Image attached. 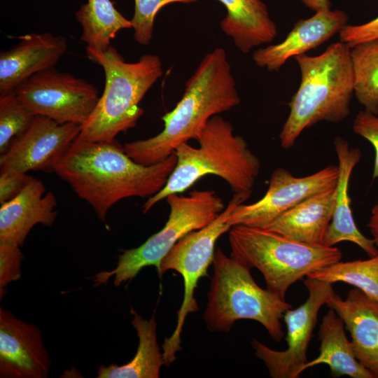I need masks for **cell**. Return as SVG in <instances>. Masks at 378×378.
I'll return each instance as SVG.
<instances>
[{"label":"cell","mask_w":378,"mask_h":378,"mask_svg":"<svg viewBox=\"0 0 378 378\" xmlns=\"http://www.w3.org/2000/svg\"><path fill=\"white\" fill-rule=\"evenodd\" d=\"M15 92L34 115L48 117L60 124L82 125L99 99L92 84L54 67L31 76Z\"/></svg>","instance_id":"10"},{"label":"cell","mask_w":378,"mask_h":378,"mask_svg":"<svg viewBox=\"0 0 378 378\" xmlns=\"http://www.w3.org/2000/svg\"><path fill=\"white\" fill-rule=\"evenodd\" d=\"M214 274L204 319L210 331H229L241 319L258 321L276 342L284 336L281 320L292 305L254 281L250 269L220 248L215 251Z\"/></svg>","instance_id":"7"},{"label":"cell","mask_w":378,"mask_h":378,"mask_svg":"<svg viewBox=\"0 0 378 378\" xmlns=\"http://www.w3.org/2000/svg\"><path fill=\"white\" fill-rule=\"evenodd\" d=\"M166 200L170 212L164 226L139 246L122 251L113 270L96 274L94 286L106 284L112 276L114 285L119 286L147 266H155L159 274L162 260L178 241L208 225L226 207L222 198L210 190H194L188 195L172 194Z\"/></svg>","instance_id":"8"},{"label":"cell","mask_w":378,"mask_h":378,"mask_svg":"<svg viewBox=\"0 0 378 378\" xmlns=\"http://www.w3.org/2000/svg\"><path fill=\"white\" fill-rule=\"evenodd\" d=\"M0 52V94L14 91L31 76L53 68L67 48L66 39L51 33H31Z\"/></svg>","instance_id":"16"},{"label":"cell","mask_w":378,"mask_h":378,"mask_svg":"<svg viewBox=\"0 0 378 378\" xmlns=\"http://www.w3.org/2000/svg\"><path fill=\"white\" fill-rule=\"evenodd\" d=\"M352 130L355 134L368 141L374 149L373 178H378V115L365 110L355 117Z\"/></svg>","instance_id":"30"},{"label":"cell","mask_w":378,"mask_h":378,"mask_svg":"<svg viewBox=\"0 0 378 378\" xmlns=\"http://www.w3.org/2000/svg\"><path fill=\"white\" fill-rule=\"evenodd\" d=\"M227 14L220 22L221 30L236 47L246 54L254 48L272 42L277 35L275 22L262 0H218Z\"/></svg>","instance_id":"21"},{"label":"cell","mask_w":378,"mask_h":378,"mask_svg":"<svg viewBox=\"0 0 378 378\" xmlns=\"http://www.w3.org/2000/svg\"><path fill=\"white\" fill-rule=\"evenodd\" d=\"M307 277L332 284L346 283L378 301V254L366 260H340Z\"/></svg>","instance_id":"26"},{"label":"cell","mask_w":378,"mask_h":378,"mask_svg":"<svg viewBox=\"0 0 378 378\" xmlns=\"http://www.w3.org/2000/svg\"><path fill=\"white\" fill-rule=\"evenodd\" d=\"M354 95L364 110L378 115V38L351 48Z\"/></svg>","instance_id":"25"},{"label":"cell","mask_w":378,"mask_h":378,"mask_svg":"<svg viewBox=\"0 0 378 378\" xmlns=\"http://www.w3.org/2000/svg\"><path fill=\"white\" fill-rule=\"evenodd\" d=\"M248 199L243 195L234 193L225 209L214 220L185 235L162 260L159 276H162L168 270H174L182 276L184 286L183 300L177 312L176 328L170 337L164 340L162 346L164 365L172 364L176 359V353L181 349V335L186 316L198 310L195 290L199 280L207 275V270L213 263L216 241L232 227L227 218L237 205Z\"/></svg>","instance_id":"9"},{"label":"cell","mask_w":378,"mask_h":378,"mask_svg":"<svg viewBox=\"0 0 378 378\" xmlns=\"http://www.w3.org/2000/svg\"><path fill=\"white\" fill-rule=\"evenodd\" d=\"M334 146L338 159L339 176L332 218L326 233L323 245L335 246L342 241H350L362 248L369 257L374 256L378 254V250L373 239L363 235L356 226L349 194L350 177L360 160V150L351 148L347 141L339 136L335 138Z\"/></svg>","instance_id":"19"},{"label":"cell","mask_w":378,"mask_h":378,"mask_svg":"<svg viewBox=\"0 0 378 378\" xmlns=\"http://www.w3.org/2000/svg\"><path fill=\"white\" fill-rule=\"evenodd\" d=\"M240 102L226 52L217 48L202 59L187 80L181 100L162 117V132L148 139L126 143L123 149L143 165L162 162L181 144L197 140L210 118Z\"/></svg>","instance_id":"2"},{"label":"cell","mask_w":378,"mask_h":378,"mask_svg":"<svg viewBox=\"0 0 378 378\" xmlns=\"http://www.w3.org/2000/svg\"><path fill=\"white\" fill-rule=\"evenodd\" d=\"M85 49L88 58L103 68L105 85L92 114L80 125L78 138L113 141L119 133L134 127L143 115L139 104L162 76V62L158 55L146 54L136 62H126L112 46L104 51Z\"/></svg>","instance_id":"5"},{"label":"cell","mask_w":378,"mask_h":378,"mask_svg":"<svg viewBox=\"0 0 378 378\" xmlns=\"http://www.w3.org/2000/svg\"><path fill=\"white\" fill-rule=\"evenodd\" d=\"M294 59L301 79L279 134L280 145L285 149L293 146L301 133L315 124L345 119L354 94L351 48L345 43H333L316 56L302 54Z\"/></svg>","instance_id":"4"},{"label":"cell","mask_w":378,"mask_h":378,"mask_svg":"<svg viewBox=\"0 0 378 378\" xmlns=\"http://www.w3.org/2000/svg\"><path fill=\"white\" fill-rule=\"evenodd\" d=\"M335 191L334 185L307 197L264 228L298 241L323 245L332 218Z\"/></svg>","instance_id":"20"},{"label":"cell","mask_w":378,"mask_h":378,"mask_svg":"<svg viewBox=\"0 0 378 378\" xmlns=\"http://www.w3.org/2000/svg\"><path fill=\"white\" fill-rule=\"evenodd\" d=\"M35 115L20 100L15 90L0 94V153L12 141L24 132Z\"/></svg>","instance_id":"27"},{"label":"cell","mask_w":378,"mask_h":378,"mask_svg":"<svg viewBox=\"0 0 378 378\" xmlns=\"http://www.w3.org/2000/svg\"><path fill=\"white\" fill-rule=\"evenodd\" d=\"M340 40L352 48L378 38V16L360 24H346L340 32Z\"/></svg>","instance_id":"31"},{"label":"cell","mask_w":378,"mask_h":378,"mask_svg":"<svg viewBox=\"0 0 378 378\" xmlns=\"http://www.w3.org/2000/svg\"><path fill=\"white\" fill-rule=\"evenodd\" d=\"M132 325L136 330L139 345L134 357L125 365H102L97 371L98 378H158L164 365L156 334L155 314L149 320L143 318L132 309Z\"/></svg>","instance_id":"23"},{"label":"cell","mask_w":378,"mask_h":378,"mask_svg":"<svg viewBox=\"0 0 378 378\" xmlns=\"http://www.w3.org/2000/svg\"><path fill=\"white\" fill-rule=\"evenodd\" d=\"M327 305L349 332L356 359L378 378V301L354 288L345 299L335 293Z\"/></svg>","instance_id":"17"},{"label":"cell","mask_w":378,"mask_h":378,"mask_svg":"<svg viewBox=\"0 0 378 378\" xmlns=\"http://www.w3.org/2000/svg\"><path fill=\"white\" fill-rule=\"evenodd\" d=\"M197 141V148L186 143L176 149V166L166 185L143 204L144 214L167 196L185 192L208 174L223 178L234 194L250 197L260 173V161L244 138L234 134L232 124L216 115L207 122Z\"/></svg>","instance_id":"3"},{"label":"cell","mask_w":378,"mask_h":378,"mask_svg":"<svg viewBox=\"0 0 378 378\" xmlns=\"http://www.w3.org/2000/svg\"><path fill=\"white\" fill-rule=\"evenodd\" d=\"M75 15L82 27L80 39L85 48L96 51L106 50L120 30L132 27L131 20L118 12L111 0H88Z\"/></svg>","instance_id":"24"},{"label":"cell","mask_w":378,"mask_h":378,"mask_svg":"<svg viewBox=\"0 0 378 378\" xmlns=\"http://www.w3.org/2000/svg\"><path fill=\"white\" fill-rule=\"evenodd\" d=\"M51 360L41 331L0 308V377L46 378Z\"/></svg>","instance_id":"14"},{"label":"cell","mask_w":378,"mask_h":378,"mask_svg":"<svg viewBox=\"0 0 378 378\" xmlns=\"http://www.w3.org/2000/svg\"><path fill=\"white\" fill-rule=\"evenodd\" d=\"M20 246L0 243V298L6 293L8 284L21 277L23 254Z\"/></svg>","instance_id":"29"},{"label":"cell","mask_w":378,"mask_h":378,"mask_svg":"<svg viewBox=\"0 0 378 378\" xmlns=\"http://www.w3.org/2000/svg\"><path fill=\"white\" fill-rule=\"evenodd\" d=\"M80 125L60 124L35 115L28 129L15 138L0 157V172L29 170L54 172L57 162L78 136Z\"/></svg>","instance_id":"13"},{"label":"cell","mask_w":378,"mask_h":378,"mask_svg":"<svg viewBox=\"0 0 378 378\" xmlns=\"http://www.w3.org/2000/svg\"><path fill=\"white\" fill-rule=\"evenodd\" d=\"M198 0H134V13L130 20L135 41L141 45H148L153 38L154 21L158 12L164 6L173 3L190 4Z\"/></svg>","instance_id":"28"},{"label":"cell","mask_w":378,"mask_h":378,"mask_svg":"<svg viewBox=\"0 0 378 378\" xmlns=\"http://www.w3.org/2000/svg\"><path fill=\"white\" fill-rule=\"evenodd\" d=\"M45 191L43 183L34 178L19 195L1 204L0 243L22 246L35 225H53L57 200L51 192L44 195Z\"/></svg>","instance_id":"18"},{"label":"cell","mask_w":378,"mask_h":378,"mask_svg":"<svg viewBox=\"0 0 378 378\" xmlns=\"http://www.w3.org/2000/svg\"><path fill=\"white\" fill-rule=\"evenodd\" d=\"M34 177L17 171L0 172V203L4 204L19 195Z\"/></svg>","instance_id":"32"},{"label":"cell","mask_w":378,"mask_h":378,"mask_svg":"<svg viewBox=\"0 0 378 378\" xmlns=\"http://www.w3.org/2000/svg\"><path fill=\"white\" fill-rule=\"evenodd\" d=\"M348 19L340 10L316 12L311 18L298 20L281 42L256 50L253 60L259 67L276 71L291 57L306 54L339 34Z\"/></svg>","instance_id":"15"},{"label":"cell","mask_w":378,"mask_h":378,"mask_svg":"<svg viewBox=\"0 0 378 378\" xmlns=\"http://www.w3.org/2000/svg\"><path fill=\"white\" fill-rule=\"evenodd\" d=\"M338 165H329L303 177L294 176L284 168L272 174L264 196L250 204H240L228 215L231 226L245 225L265 227L282 214L307 197L336 185Z\"/></svg>","instance_id":"12"},{"label":"cell","mask_w":378,"mask_h":378,"mask_svg":"<svg viewBox=\"0 0 378 378\" xmlns=\"http://www.w3.org/2000/svg\"><path fill=\"white\" fill-rule=\"evenodd\" d=\"M372 234V239L378 250V202L374 204L371 209V214L367 224Z\"/></svg>","instance_id":"33"},{"label":"cell","mask_w":378,"mask_h":378,"mask_svg":"<svg viewBox=\"0 0 378 378\" xmlns=\"http://www.w3.org/2000/svg\"><path fill=\"white\" fill-rule=\"evenodd\" d=\"M303 283L309 293L307 299L296 309L286 311L283 316L287 348L276 351L256 339L251 342L256 357L264 362L273 378H298L304 371L318 312L335 294L332 283L309 277Z\"/></svg>","instance_id":"11"},{"label":"cell","mask_w":378,"mask_h":378,"mask_svg":"<svg viewBox=\"0 0 378 378\" xmlns=\"http://www.w3.org/2000/svg\"><path fill=\"white\" fill-rule=\"evenodd\" d=\"M176 164L175 153L158 163L143 165L129 157L115 139L92 142L77 137L54 172L105 222L107 212L119 201L148 198L162 190Z\"/></svg>","instance_id":"1"},{"label":"cell","mask_w":378,"mask_h":378,"mask_svg":"<svg viewBox=\"0 0 378 378\" xmlns=\"http://www.w3.org/2000/svg\"><path fill=\"white\" fill-rule=\"evenodd\" d=\"M230 256L263 275L267 289L285 299L288 288L310 274L341 260L335 246L314 245L267 228L237 225L229 231Z\"/></svg>","instance_id":"6"},{"label":"cell","mask_w":378,"mask_h":378,"mask_svg":"<svg viewBox=\"0 0 378 378\" xmlns=\"http://www.w3.org/2000/svg\"><path fill=\"white\" fill-rule=\"evenodd\" d=\"M307 7L316 12L330 9V0H300Z\"/></svg>","instance_id":"34"},{"label":"cell","mask_w":378,"mask_h":378,"mask_svg":"<svg viewBox=\"0 0 378 378\" xmlns=\"http://www.w3.org/2000/svg\"><path fill=\"white\" fill-rule=\"evenodd\" d=\"M321 344L319 355L307 361L304 371L309 368L326 364L335 377L375 378L373 374L356 359L352 344L345 334L344 323L331 308L323 317L318 332Z\"/></svg>","instance_id":"22"}]
</instances>
